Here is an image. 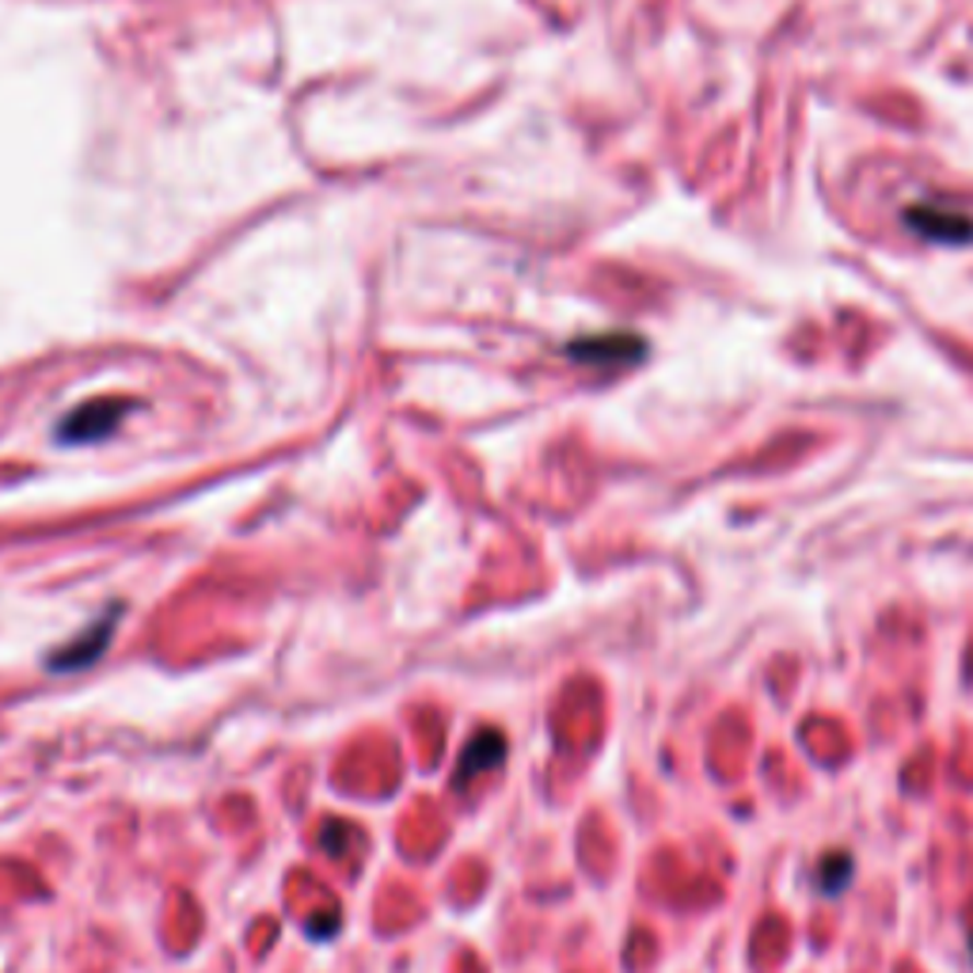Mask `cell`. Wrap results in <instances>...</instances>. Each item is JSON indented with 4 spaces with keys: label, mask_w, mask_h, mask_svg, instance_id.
<instances>
[{
    "label": "cell",
    "mask_w": 973,
    "mask_h": 973,
    "mask_svg": "<svg viewBox=\"0 0 973 973\" xmlns=\"http://www.w3.org/2000/svg\"><path fill=\"white\" fill-rule=\"evenodd\" d=\"M908 225H913L916 233L931 236V241H970L973 236V225L966 218H951V213L943 210H913L908 213Z\"/></svg>",
    "instance_id": "2"
},
{
    "label": "cell",
    "mask_w": 973,
    "mask_h": 973,
    "mask_svg": "<svg viewBox=\"0 0 973 973\" xmlns=\"http://www.w3.org/2000/svg\"><path fill=\"white\" fill-rule=\"evenodd\" d=\"M122 419V403H87L61 426V442H95Z\"/></svg>",
    "instance_id": "1"
},
{
    "label": "cell",
    "mask_w": 973,
    "mask_h": 973,
    "mask_svg": "<svg viewBox=\"0 0 973 973\" xmlns=\"http://www.w3.org/2000/svg\"><path fill=\"white\" fill-rule=\"evenodd\" d=\"M640 339H594V342H574L571 354L582 357V362H620V357H640L643 350H620L632 347Z\"/></svg>",
    "instance_id": "4"
},
{
    "label": "cell",
    "mask_w": 973,
    "mask_h": 973,
    "mask_svg": "<svg viewBox=\"0 0 973 973\" xmlns=\"http://www.w3.org/2000/svg\"><path fill=\"white\" fill-rule=\"evenodd\" d=\"M502 753H506V746H502L499 734H480V738L472 741V746L465 749V764H460V776H468V772H483V769H494V764L502 761Z\"/></svg>",
    "instance_id": "3"
}]
</instances>
